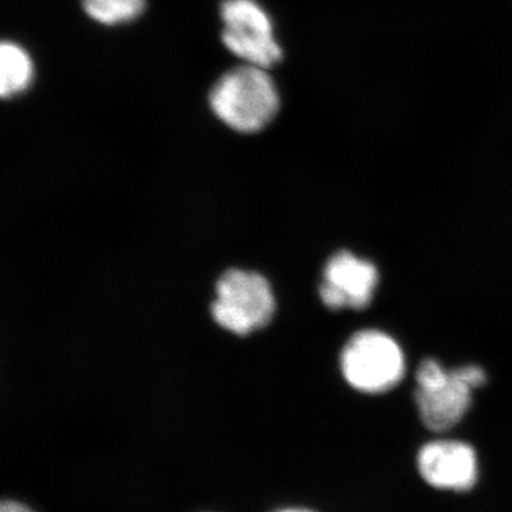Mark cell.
Instances as JSON below:
<instances>
[{
	"label": "cell",
	"instance_id": "obj_1",
	"mask_svg": "<svg viewBox=\"0 0 512 512\" xmlns=\"http://www.w3.org/2000/svg\"><path fill=\"white\" fill-rule=\"evenodd\" d=\"M210 106L225 126L252 134L272 123L281 99L266 69L245 63L217 80L211 89Z\"/></svg>",
	"mask_w": 512,
	"mask_h": 512
},
{
	"label": "cell",
	"instance_id": "obj_2",
	"mask_svg": "<svg viewBox=\"0 0 512 512\" xmlns=\"http://www.w3.org/2000/svg\"><path fill=\"white\" fill-rule=\"evenodd\" d=\"M417 410L427 429H453L466 416L471 392L487 382L480 366L468 365L447 370L437 360L420 363L416 372Z\"/></svg>",
	"mask_w": 512,
	"mask_h": 512
},
{
	"label": "cell",
	"instance_id": "obj_3",
	"mask_svg": "<svg viewBox=\"0 0 512 512\" xmlns=\"http://www.w3.org/2000/svg\"><path fill=\"white\" fill-rule=\"evenodd\" d=\"M275 296L264 276L231 269L217 284V298L211 305L212 318L228 332L249 335L271 322Z\"/></svg>",
	"mask_w": 512,
	"mask_h": 512
},
{
	"label": "cell",
	"instance_id": "obj_4",
	"mask_svg": "<svg viewBox=\"0 0 512 512\" xmlns=\"http://www.w3.org/2000/svg\"><path fill=\"white\" fill-rule=\"evenodd\" d=\"M404 356L396 340L380 330H362L346 343L342 372L353 389L384 393L403 379Z\"/></svg>",
	"mask_w": 512,
	"mask_h": 512
},
{
	"label": "cell",
	"instance_id": "obj_5",
	"mask_svg": "<svg viewBox=\"0 0 512 512\" xmlns=\"http://www.w3.org/2000/svg\"><path fill=\"white\" fill-rule=\"evenodd\" d=\"M222 42L232 53L252 66L271 69L284 52L276 42L274 25L255 0H224L221 5Z\"/></svg>",
	"mask_w": 512,
	"mask_h": 512
},
{
	"label": "cell",
	"instance_id": "obj_6",
	"mask_svg": "<svg viewBox=\"0 0 512 512\" xmlns=\"http://www.w3.org/2000/svg\"><path fill=\"white\" fill-rule=\"evenodd\" d=\"M377 284L379 272L372 262L340 251L325 266L320 298L329 309H363L372 302Z\"/></svg>",
	"mask_w": 512,
	"mask_h": 512
},
{
	"label": "cell",
	"instance_id": "obj_7",
	"mask_svg": "<svg viewBox=\"0 0 512 512\" xmlns=\"http://www.w3.org/2000/svg\"><path fill=\"white\" fill-rule=\"evenodd\" d=\"M420 476L439 490L468 491L478 480L477 453L456 440L430 441L417 456Z\"/></svg>",
	"mask_w": 512,
	"mask_h": 512
},
{
	"label": "cell",
	"instance_id": "obj_8",
	"mask_svg": "<svg viewBox=\"0 0 512 512\" xmlns=\"http://www.w3.org/2000/svg\"><path fill=\"white\" fill-rule=\"evenodd\" d=\"M33 80L32 59L25 49L0 42V99L25 92Z\"/></svg>",
	"mask_w": 512,
	"mask_h": 512
},
{
	"label": "cell",
	"instance_id": "obj_9",
	"mask_svg": "<svg viewBox=\"0 0 512 512\" xmlns=\"http://www.w3.org/2000/svg\"><path fill=\"white\" fill-rule=\"evenodd\" d=\"M87 15L106 26L133 22L146 10V0H83Z\"/></svg>",
	"mask_w": 512,
	"mask_h": 512
},
{
	"label": "cell",
	"instance_id": "obj_10",
	"mask_svg": "<svg viewBox=\"0 0 512 512\" xmlns=\"http://www.w3.org/2000/svg\"><path fill=\"white\" fill-rule=\"evenodd\" d=\"M0 512H36L28 505L15 500H0Z\"/></svg>",
	"mask_w": 512,
	"mask_h": 512
},
{
	"label": "cell",
	"instance_id": "obj_11",
	"mask_svg": "<svg viewBox=\"0 0 512 512\" xmlns=\"http://www.w3.org/2000/svg\"><path fill=\"white\" fill-rule=\"evenodd\" d=\"M276 512H313V511L305 510V508H284V510H279Z\"/></svg>",
	"mask_w": 512,
	"mask_h": 512
}]
</instances>
